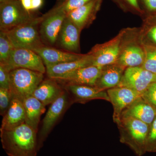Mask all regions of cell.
<instances>
[{"instance_id":"6da1fadb","label":"cell","mask_w":156,"mask_h":156,"mask_svg":"<svg viewBox=\"0 0 156 156\" xmlns=\"http://www.w3.org/2000/svg\"><path fill=\"white\" fill-rule=\"evenodd\" d=\"M37 132L25 123L1 131L3 148L9 156H37L39 150Z\"/></svg>"},{"instance_id":"7a4b0ae2","label":"cell","mask_w":156,"mask_h":156,"mask_svg":"<svg viewBox=\"0 0 156 156\" xmlns=\"http://www.w3.org/2000/svg\"><path fill=\"white\" fill-rule=\"evenodd\" d=\"M116 124L120 133V141L129 146L138 156L147 152V139L150 126L131 117H122Z\"/></svg>"},{"instance_id":"3957f363","label":"cell","mask_w":156,"mask_h":156,"mask_svg":"<svg viewBox=\"0 0 156 156\" xmlns=\"http://www.w3.org/2000/svg\"><path fill=\"white\" fill-rule=\"evenodd\" d=\"M41 20V16L34 17L28 22L5 31L14 48H23L35 51L45 46L39 32Z\"/></svg>"},{"instance_id":"277c9868","label":"cell","mask_w":156,"mask_h":156,"mask_svg":"<svg viewBox=\"0 0 156 156\" xmlns=\"http://www.w3.org/2000/svg\"><path fill=\"white\" fill-rule=\"evenodd\" d=\"M10 76V90L12 97L22 101L32 95L44 78V73L23 68L12 70Z\"/></svg>"},{"instance_id":"5b68a950","label":"cell","mask_w":156,"mask_h":156,"mask_svg":"<svg viewBox=\"0 0 156 156\" xmlns=\"http://www.w3.org/2000/svg\"><path fill=\"white\" fill-rule=\"evenodd\" d=\"M63 0H57L52 9L41 16L39 25L40 36L45 46L53 47L67 13L62 7Z\"/></svg>"},{"instance_id":"8992f818","label":"cell","mask_w":156,"mask_h":156,"mask_svg":"<svg viewBox=\"0 0 156 156\" xmlns=\"http://www.w3.org/2000/svg\"><path fill=\"white\" fill-rule=\"evenodd\" d=\"M34 17L20 0H5L0 3V30L7 31L30 21Z\"/></svg>"},{"instance_id":"52a82bcc","label":"cell","mask_w":156,"mask_h":156,"mask_svg":"<svg viewBox=\"0 0 156 156\" xmlns=\"http://www.w3.org/2000/svg\"><path fill=\"white\" fill-rule=\"evenodd\" d=\"M126 32L123 30L110 41L95 45L88 53L92 56V66L103 67L117 63L121 53V44Z\"/></svg>"},{"instance_id":"ba28073f","label":"cell","mask_w":156,"mask_h":156,"mask_svg":"<svg viewBox=\"0 0 156 156\" xmlns=\"http://www.w3.org/2000/svg\"><path fill=\"white\" fill-rule=\"evenodd\" d=\"M9 71L18 68L26 69L39 72H46V68L41 58L34 51L23 48H14L8 60L2 63Z\"/></svg>"},{"instance_id":"9c48e42d","label":"cell","mask_w":156,"mask_h":156,"mask_svg":"<svg viewBox=\"0 0 156 156\" xmlns=\"http://www.w3.org/2000/svg\"><path fill=\"white\" fill-rule=\"evenodd\" d=\"M156 82V74L141 66L128 67L125 69L118 87L129 88L142 95L151 84Z\"/></svg>"},{"instance_id":"30bf717a","label":"cell","mask_w":156,"mask_h":156,"mask_svg":"<svg viewBox=\"0 0 156 156\" xmlns=\"http://www.w3.org/2000/svg\"><path fill=\"white\" fill-rule=\"evenodd\" d=\"M107 92L113 107V119L115 123L120 120L122 113L127 108L142 96L141 93L125 87H115L108 89Z\"/></svg>"},{"instance_id":"8fae6325","label":"cell","mask_w":156,"mask_h":156,"mask_svg":"<svg viewBox=\"0 0 156 156\" xmlns=\"http://www.w3.org/2000/svg\"><path fill=\"white\" fill-rule=\"evenodd\" d=\"M81 32L80 30L66 15L58 34L56 45L65 51L80 53Z\"/></svg>"},{"instance_id":"7c38bea8","label":"cell","mask_w":156,"mask_h":156,"mask_svg":"<svg viewBox=\"0 0 156 156\" xmlns=\"http://www.w3.org/2000/svg\"><path fill=\"white\" fill-rule=\"evenodd\" d=\"M68 105L66 93L64 92L59 97L52 103L49 108L43 121L41 130L40 134L39 148L43 143L50 131L53 129Z\"/></svg>"},{"instance_id":"4fadbf2b","label":"cell","mask_w":156,"mask_h":156,"mask_svg":"<svg viewBox=\"0 0 156 156\" xmlns=\"http://www.w3.org/2000/svg\"><path fill=\"white\" fill-rule=\"evenodd\" d=\"M103 0H94L84 5L70 11L67 17L81 31L89 27L96 19Z\"/></svg>"},{"instance_id":"5bb4252c","label":"cell","mask_w":156,"mask_h":156,"mask_svg":"<svg viewBox=\"0 0 156 156\" xmlns=\"http://www.w3.org/2000/svg\"><path fill=\"white\" fill-rule=\"evenodd\" d=\"M34 52L41 58L46 67L75 61L83 58L86 55L71 53L46 46L39 48Z\"/></svg>"},{"instance_id":"9a60e30c","label":"cell","mask_w":156,"mask_h":156,"mask_svg":"<svg viewBox=\"0 0 156 156\" xmlns=\"http://www.w3.org/2000/svg\"><path fill=\"white\" fill-rule=\"evenodd\" d=\"M102 68L95 66L81 68L69 73L58 80L66 81L69 84L94 87L100 76Z\"/></svg>"},{"instance_id":"2e32d148","label":"cell","mask_w":156,"mask_h":156,"mask_svg":"<svg viewBox=\"0 0 156 156\" xmlns=\"http://www.w3.org/2000/svg\"><path fill=\"white\" fill-rule=\"evenodd\" d=\"M122 117H132L150 126L156 117V109L141 96L123 112Z\"/></svg>"},{"instance_id":"e0dca14e","label":"cell","mask_w":156,"mask_h":156,"mask_svg":"<svg viewBox=\"0 0 156 156\" xmlns=\"http://www.w3.org/2000/svg\"><path fill=\"white\" fill-rule=\"evenodd\" d=\"M126 69L117 63L103 66L95 87L102 90L118 87Z\"/></svg>"},{"instance_id":"ac0fdd59","label":"cell","mask_w":156,"mask_h":156,"mask_svg":"<svg viewBox=\"0 0 156 156\" xmlns=\"http://www.w3.org/2000/svg\"><path fill=\"white\" fill-rule=\"evenodd\" d=\"M25 123V111L23 101L12 97L11 105L3 116L0 131L9 130Z\"/></svg>"},{"instance_id":"d6986e66","label":"cell","mask_w":156,"mask_h":156,"mask_svg":"<svg viewBox=\"0 0 156 156\" xmlns=\"http://www.w3.org/2000/svg\"><path fill=\"white\" fill-rule=\"evenodd\" d=\"M91 66H92V56L88 53L83 58L75 61L46 67V73L49 78L58 80L73 71Z\"/></svg>"},{"instance_id":"ffe728a7","label":"cell","mask_w":156,"mask_h":156,"mask_svg":"<svg viewBox=\"0 0 156 156\" xmlns=\"http://www.w3.org/2000/svg\"><path fill=\"white\" fill-rule=\"evenodd\" d=\"M67 88L78 102L85 103L94 99H103L110 102L107 90H101L95 86L69 84Z\"/></svg>"},{"instance_id":"44dd1931","label":"cell","mask_w":156,"mask_h":156,"mask_svg":"<svg viewBox=\"0 0 156 156\" xmlns=\"http://www.w3.org/2000/svg\"><path fill=\"white\" fill-rule=\"evenodd\" d=\"M54 79H47L42 81L36 89L32 96L44 105L53 103L64 92Z\"/></svg>"},{"instance_id":"7402d4cb","label":"cell","mask_w":156,"mask_h":156,"mask_svg":"<svg viewBox=\"0 0 156 156\" xmlns=\"http://www.w3.org/2000/svg\"><path fill=\"white\" fill-rule=\"evenodd\" d=\"M25 111V123L37 131L41 116L45 110V105L33 96L23 101Z\"/></svg>"},{"instance_id":"603a6c76","label":"cell","mask_w":156,"mask_h":156,"mask_svg":"<svg viewBox=\"0 0 156 156\" xmlns=\"http://www.w3.org/2000/svg\"><path fill=\"white\" fill-rule=\"evenodd\" d=\"M144 59L143 48L137 45L126 47L120 53L117 63L126 67L141 66Z\"/></svg>"},{"instance_id":"cb8c5ba5","label":"cell","mask_w":156,"mask_h":156,"mask_svg":"<svg viewBox=\"0 0 156 156\" xmlns=\"http://www.w3.org/2000/svg\"><path fill=\"white\" fill-rule=\"evenodd\" d=\"M144 59L141 67L156 74V47L149 45L143 46Z\"/></svg>"},{"instance_id":"d4e9b609","label":"cell","mask_w":156,"mask_h":156,"mask_svg":"<svg viewBox=\"0 0 156 156\" xmlns=\"http://www.w3.org/2000/svg\"><path fill=\"white\" fill-rule=\"evenodd\" d=\"M14 49L5 32L0 30V62H5Z\"/></svg>"},{"instance_id":"484cf974","label":"cell","mask_w":156,"mask_h":156,"mask_svg":"<svg viewBox=\"0 0 156 156\" xmlns=\"http://www.w3.org/2000/svg\"><path fill=\"white\" fill-rule=\"evenodd\" d=\"M146 149L148 152H156V117L150 126Z\"/></svg>"},{"instance_id":"4316f807","label":"cell","mask_w":156,"mask_h":156,"mask_svg":"<svg viewBox=\"0 0 156 156\" xmlns=\"http://www.w3.org/2000/svg\"><path fill=\"white\" fill-rule=\"evenodd\" d=\"M12 95L9 89L0 88V114L4 116L9 109L11 101Z\"/></svg>"},{"instance_id":"83f0119b","label":"cell","mask_w":156,"mask_h":156,"mask_svg":"<svg viewBox=\"0 0 156 156\" xmlns=\"http://www.w3.org/2000/svg\"><path fill=\"white\" fill-rule=\"evenodd\" d=\"M124 10L142 14L144 11L140 7L139 0H114Z\"/></svg>"},{"instance_id":"f1b7e54d","label":"cell","mask_w":156,"mask_h":156,"mask_svg":"<svg viewBox=\"0 0 156 156\" xmlns=\"http://www.w3.org/2000/svg\"><path fill=\"white\" fill-rule=\"evenodd\" d=\"M142 97L156 109V82L151 84L143 93Z\"/></svg>"},{"instance_id":"f546056e","label":"cell","mask_w":156,"mask_h":156,"mask_svg":"<svg viewBox=\"0 0 156 156\" xmlns=\"http://www.w3.org/2000/svg\"><path fill=\"white\" fill-rule=\"evenodd\" d=\"M94 0H63L62 7L66 13L82 7Z\"/></svg>"},{"instance_id":"4dcf8cb0","label":"cell","mask_w":156,"mask_h":156,"mask_svg":"<svg viewBox=\"0 0 156 156\" xmlns=\"http://www.w3.org/2000/svg\"><path fill=\"white\" fill-rule=\"evenodd\" d=\"M10 71L0 63V88L10 90Z\"/></svg>"},{"instance_id":"1f68e13d","label":"cell","mask_w":156,"mask_h":156,"mask_svg":"<svg viewBox=\"0 0 156 156\" xmlns=\"http://www.w3.org/2000/svg\"><path fill=\"white\" fill-rule=\"evenodd\" d=\"M146 10L150 12H156V0H139Z\"/></svg>"},{"instance_id":"d6a6232c","label":"cell","mask_w":156,"mask_h":156,"mask_svg":"<svg viewBox=\"0 0 156 156\" xmlns=\"http://www.w3.org/2000/svg\"><path fill=\"white\" fill-rule=\"evenodd\" d=\"M44 0H31V11H37L43 5Z\"/></svg>"},{"instance_id":"836d02e7","label":"cell","mask_w":156,"mask_h":156,"mask_svg":"<svg viewBox=\"0 0 156 156\" xmlns=\"http://www.w3.org/2000/svg\"><path fill=\"white\" fill-rule=\"evenodd\" d=\"M23 8L27 11H31V0H20Z\"/></svg>"},{"instance_id":"e575fe53","label":"cell","mask_w":156,"mask_h":156,"mask_svg":"<svg viewBox=\"0 0 156 156\" xmlns=\"http://www.w3.org/2000/svg\"><path fill=\"white\" fill-rule=\"evenodd\" d=\"M149 36L156 44V26L153 27L148 32Z\"/></svg>"},{"instance_id":"d590c367","label":"cell","mask_w":156,"mask_h":156,"mask_svg":"<svg viewBox=\"0 0 156 156\" xmlns=\"http://www.w3.org/2000/svg\"><path fill=\"white\" fill-rule=\"evenodd\" d=\"M5 1V0H0V3L4 2Z\"/></svg>"}]
</instances>
